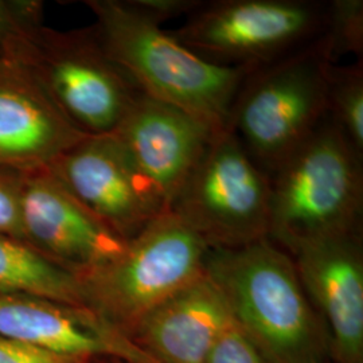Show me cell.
Returning <instances> with one entry per match:
<instances>
[{
    "mask_svg": "<svg viewBox=\"0 0 363 363\" xmlns=\"http://www.w3.org/2000/svg\"><path fill=\"white\" fill-rule=\"evenodd\" d=\"M105 52L139 91L194 117L214 136L229 130L247 70L216 65L139 13L130 0H89Z\"/></svg>",
    "mask_w": 363,
    "mask_h": 363,
    "instance_id": "cell-1",
    "label": "cell"
},
{
    "mask_svg": "<svg viewBox=\"0 0 363 363\" xmlns=\"http://www.w3.org/2000/svg\"><path fill=\"white\" fill-rule=\"evenodd\" d=\"M206 273L234 323L269 362L325 359L323 328L284 249L269 238L238 249H211Z\"/></svg>",
    "mask_w": 363,
    "mask_h": 363,
    "instance_id": "cell-2",
    "label": "cell"
},
{
    "mask_svg": "<svg viewBox=\"0 0 363 363\" xmlns=\"http://www.w3.org/2000/svg\"><path fill=\"white\" fill-rule=\"evenodd\" d=\"M363 157L327 116L271 177L268 238L288 253L362 230Z\"/></svg>",
    "mask_w": 363,
    "mask_h": 363,
    "instance_id": "cell-3",
    "label": "cell"
},
{
    "mask_svg": "<svg viewBox=\"0 0 363 363\" xmlns=\"http://www.w3.org/2000/svg\"><path fill=\"white\" fill-rule=\"evenodd\" d=\"M331 66L318 38L244 79L229 130L269 178L327 117Z\"/></svg>",
    "mask_w": 363,
    "mask_h": 363,
    "instance_id": "cell-4",
    "label": "cell"
},
{
    "mask_svg": "<svg viewBox=\"0 0 363 363\" xmlns=\"http://www.w3.org/2000/svg\"><path fill=\"white\" fill-rule=\"evenodd\" d=\"M210 252L199 234L164 211L118 257L78 277L84 304L127 335L148 312L205 274Z\"/></svg>",
    "mask_w": 363,
    "mask_h": 363,
    "instance_id": "cell-5",
    "label": "cell"
},
{
    "mask_svg": "<svg viewBox=\"0 0 363 363\" xmlns=\"http://www.w3.org/2000/svg\"><path fill=\"white\" fill-rule=\"evenodd\" d=\"M4 60L26 70L88 136L112 133L140 93L105 52L93 26L57 31L43 25Z\"/></svg>",
    "mask_w": 363,
    "mask_h": 363,
    "instance_id": "cell-6",
    "label": "cell"
},
{
    "mask_svg": "<svg viewBox=\"0 0 363 363\" xmlns=\"http://www.w3.org/2000/svg\"><path fill=\"white\" fill-rule=\"evenodd\" d=\"M325 7L310 0L203 1L169 33L208 62L252 72L319 38Z\"/></svg>",
    "mask_w": 363,
    "mask_h": 363,
    "instance_id": "cell-7",
    "label": "cell"
},
{
    "mask_svg": "<svg viewBox=\"0 0 363 363\" xmlns=\"http://www.w3.org/2000/svg\"><path fill=\"white\" fill-rule=\"evenodd\" d=\"M211 249L268 238L271 178L232 130L214 136L171 208Z\"/></svg>",
    "mask_w": 363,
    "mask_h": 363,
    "instance_id": "cell-8",
    "label": "cell"
},
{
    "mask_svg": "<svg viewBox=\"0 0 363 363\" xmlns=\"http://www.w3.org/2000/svg\"><path fill=\"white\" fill-rule=\"evenodd\" d=\"M49 171L113 233L130 241L166 210L112 133L88 136Z\"/></svg>",
    "mask_w": 363,
    "mask_h": 363,
    "instance_id": "cell-9",
    "label": "cell"
},
{
    "mask_svg": "<svg viewBox=\"0 0 363 363\" xmlns=\"http://www.w3.org/2000/svg\"><path fill=\"white\" fill-rule=\"evenodd\" d=\"M23 242L81 277L118 257L128 241L70 194L49 169L22 174Z\"/></svg>",
    "mask_w": 363,
    "mask_h": 363,
    "instance_id": "cell-10",
    "label": "cell"
},
{
    "mask_svg": "<svg viewBox=\"0 0 363 363\" xmlns=\"http://www.w3.org/2000/svg\"><path fill=\"white\" fill-rule=\"evenodd\" d=\"M361 232L313 240L289 253L334 363H363Z\"/></svg>",
    "mask_w": 363,
    "mask_h": 363,
    "instance_id": "cell-11",
    "label": "cell"
},
{
    "mask_svg": "<svg viewBox=\"0 0 363 363\" xmlns=\"http://www.w3.org/2000/svg\"><path fill=\"white\" fill-rule=\"evenodd\" d=\"M112 135L166 211L214 138L194 117L142 91Z\"/></svg>",
    "mask_w": 363,
    "mask_h": 363,
    "instance_id": "cell-12",
    "label": "cell"
},
{
    "mask_svg": "<svg viewBox=\"0 0 363 363\" xmlns=\"http://www.w3.org/2000/svg\"><path fill=\"white\" fill-rule=\"evenodd\" d=\"M0 337L89 359L155 363L89 308L30 294L0 292Z\"/></svg>",
    "mask_w": 363,
    "mask_h": 363,
    "instance_id": "cell-13",
    "label": "cell"
},
{
    "mask_svg": "<svg viewBox=\"0 0 363 363\" xmlns=\"http://www.w3.org/2000/svg\"><path fill=\"white\" fill-rule=\"evenodd\" d=\"M85 138L26 70L1 60L0 169L26 174L49 169Z\"/></svg>",
    "mask_w": 363,
    "mask_h": 363,
    "instance_id": "cell-14",
    "label": "cell"
},
{
    "mask_svg": "<svg viewBox=\"0 0 363 363\" xmlns=\"http://www.w3.org/2000/svg\"><path fill=\"white\" fill-rule=\"evenodd\" d=\"M232 322L220 288L205 272L148 312L127 337L155 363H203Z\"/></svg>",
    "mask_w": 363,
    "mask_h": 363,
    "instance_id": "cell-15",
    "label": "cell"
},
{
    "mask_svg": "<svg viewBox=\"0 0 363 363\" xmlns=\"http://www.w3.org/2000/svg\"><path fill=\"white\" fill-rule=\"evenodd\" d=\"M0 292L30 294L85 307L77 277L22 241L0 235Z\"/></svg>",
    "mask_w": 363,
    "mask_h": 363,
    "instance_id": "cell-16",
    "label": "cell"
},
{
    "mask_svg": "<svg viewBox=\"0 0 363 363\" xmlns=\"http://www.w3.org/2000/svg\"><path fill=\"white\" fill-rule=\"evenodd\" d=\"M327 116L363 157V62L333 65L328 76Z\"/></svg>",
    "mask_w": 363,
    "mask_h": 363,
    "instance_id": "cell-17",
    "label": "cell"
},
{
    "mask_svg": "<svg viewBox=\"0 0 363 363\" xmlns=\"http://www.w3.org/2000/svg\"><path fill=\"white\" fill-rule=\"evenodd\" d=\"M319 42L327 60L337 65L346 55L362 60V0H333L325 7V28Z\"/></svg>",
    "mask_w": 363,
    "mask_h": 363,
    "instance_id": "cell-18",
    "label": "cell"
},
{
    "mask_svg": "<svg viewBox=\"0 0 363 363\" xmlns=\"http://www.w3.org/2000/svg\"><path fill=\"white\" fill-rule=\"evenodd\" d=\"M40 26H43L42 1L0 0V52L3 58Z\"/></svg>",
    "mask_w": 363,
    "mask_h": 363,
    "instance_id": "cell-19",
    "label": "cell"
},
{
    "mask_svg": "<svg viewBox=\"0 0 363 363\" xmlns=\"http://www.w3.org/2000/svg\"><path fill=\"white\" fill-rule=\"evenodd\" d=\"M203 363H271L233 322L220 334Z\"/></svg>",
    "mask_w": 363,
    "mask_h": 363,
    "instance_id": "cell-20",
    "label": "cell"
},
{
    "mask_svg": "<svg viewBox=\"0 0 363 363\" xmlns=\"http://www.w3.org/2000/svg\"><path fill=\"white\" fill-rule=\"evenodd\" d=\"M21 198L22 174L0 169V235L23 242Z\"/></svg>",
    "mask_w": 363,
    "mask_h": 363,
    "instance_id": "cell-21",
    "label": "cell"
},
{
    "mask_svg": "<svg viewBox=\"0 0 363 363\" xmlns=\"http://www.w3.org/2000/svg\"><path fill=\"white\" fill-rule=\"evenodd\" d=\"M94 359L58 354L0 337V363H93Z\"/></svg>",
    "mask_w": 363,
    "mask_h": 363,
    "instance_id": "cell-22",
    "label": "cell"
},
{
    "mask_svg": "<svg viewBox=\"0 0 363 363\" xmlns=\"http://www.w3.org/2000/svg\"><path fill=\"white\" fill-rule=\"evenodd\" d=\"M130 4L147 19L162 26L181 16H190L201 7V0H130Z\"/></svg>",
    "mask_w": 363,
    "mask_h": 363,
    "instance_id": "cell-23",
    "label": "cell"
},
{
    "mask_svg": "<svg viewBox=\"0 0 363 363\" xmlns=\"http://www.w3.org/2000/svg\"><path fill=\"white\" fill-rule=\"evenodd\" d=\"M93 363H128L124 361H118V359H94Z\"/></svg>",
    "mask_w": 363,
    "mask_h": 363,
    "instance_id": "cell-24",
    "label": "cell"
},
{
    "mask_svg": "<svg viewBox=\"0 0 363 363\" xmlns=\"http://www.w3.org/2000/svg\"><path fill=\"white\" fill-rule=\"evenodd\" d=\"M316 363H334V362H328V361H325V359H323V361H319V362Z\"/></svg>",
    "mask_w": 363,
    "mask_h": 363,
    "instance_id": "cell-25",
    "label": "cell"
},
{
    "mask_svg": "<svg viewBox=\"0 0 363 363\" xmlns=\"http://www.w3.org/2000/svg\"><path fill=\"white\" fill-rule=\"evenodd\" d=\"M1 60H3V55H1V52H0V62H1Z\"/></svg>",
    "mask_w": 363,
    "mask_h": 363,
    "instance_id": "cell-26",
    "label": "cell"
}]
</instances>
